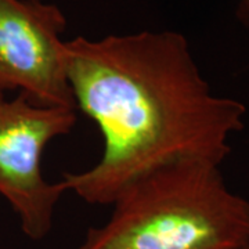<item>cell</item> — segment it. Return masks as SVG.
<instances>
[{
  "label": "cell",
  "mask_w": 249,
  "mask_h": 249,
  "mask_svg": "<svg viewBox=\"0 0 249 249\" xmlns=\"http://www.w3.org/2000/svg\"><path fill=\"white\" fill-rule=\"evenodd\" d=\"M242 249H249V245H247V247H244V248Z\"/></svg>",
  "instance_id": "obj_6"
},
{
  "label": "cell",
  "mask_w": 249,
  "mask_h": 249,
  "mask_svg": "<svg viewBox=\"0 0 249 249\" xmlns=\"http://www.w3.org/2000/svg\"><path fill=\"white\" fill-rule=\"evenodd\" d=\"M107 223L79 249H242L249 201L230 190L220 165L178 160L134 180L114 199Z\"/></svg>",
  "instance_id": "obj_2"
},
{
  "label": "cell",
  "mask_w": 249,
  "mask_h": 249,
  "mask_svg": "<svg viewBox=\"0 0 249 249\" xmlns=\"http://www.w3.org/2000/svg\"><path fill=\"white\" fill-rule=\"evenodd\" d=\"M76 119V109L37 106L22 94L11 100L0 94V194L31 240L49 235L54 208L67 193L62 181L43 178L42 154L53 139L70 133Z\"/></svg>",
  "instance_id": "obj_3"
},
{
  "label": "cell",
  "mask_w": 249,
  "mask_h": 249,
  "mask_svg": "<svg viewBox=\"0 0 249 249\" xmlns=\"http://www.w3.org/2000/svg\"><path fill=\"white\" fill-rule=\"evenodd\" d=\"M237 17L240 18V21L249 27V0H240L238 3V9H237Z\"/></svg>",
  "instance_id": "obj_5"
},
{
  "label": "cell",
  "mask_w": 249,
  "mask_h": 249,
  "mask_svg": "<svg viewBox=\"0 0 249 249\" xmlns=\"http://www.w3.org/2000/svg\"><path fill=\"white\" fill-rule=\"evenodd\" d=\"M67 18L43 0H0V94L18 90L34 104L76 109L67 76Z\"/></svg>",
  "instance_id": "obj_4"
},
{
  "label": "cell",
  "mask_w": 249,
  "mask_h": 249,
  "mask_svg": "<svg viewBox=\"0 0 249 249\" xmlns=\"http://www.w3.org/2000/svg\"><path fill=\"white\" fill-rule=\"evenodd\" d=\"M65 55L76 109L104 142L93 168L62 176L88 204L112 205L134 180L178 160L222 165L245 127L247 107L214 94L180 32L78 36L65 40Z\"/></svg>",
  "instance_id": "obj_1"
}]
</instances>
